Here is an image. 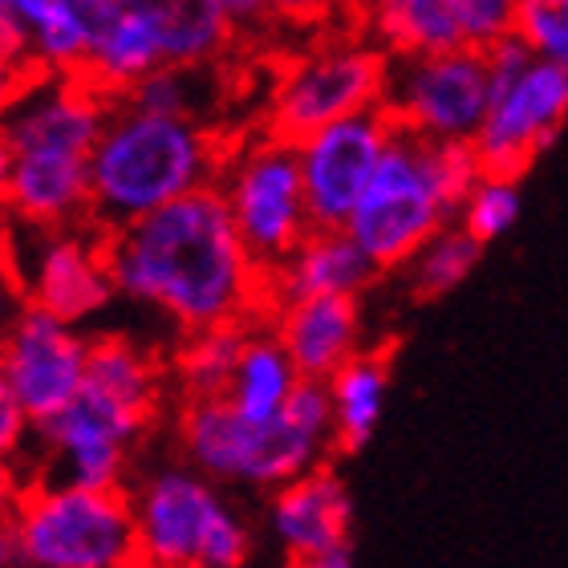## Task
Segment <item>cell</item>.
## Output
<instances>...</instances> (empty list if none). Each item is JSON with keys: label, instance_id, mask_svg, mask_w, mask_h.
<instances>
[{"label": "cell", "instance_id": "1", "mask_svg": "<svg viewBox=\"0 0 568 568\" xmlns=\"http://www.w3.org/2000/svg\"><path fill=\"white\" fill-rule=\"evenodd\" d=\"M102 248L119 293L163 308L179 333L273 317V276L248 252L215 183L122 227L102 224Z\"/></svg>", "mask_w": 568, "mask_h": 568}, {"label": "cell", "instance_id": "2", "mask_svg": "<svg viewBox=\"0 0 568 568\" xmlns=\"http://www.w3.org/2000/svg\"><path fill=\"white\" fill-rule=\"evenodd\" d=\"M256 122H191L126 110L94 151V220L122 227L195 187L220 183Z\"/></svg>", "mask_w": 568, "mask_h": 568}, {"label": "cell", "instance_id": "3", "mask_svg": "<svg viewBox=\"0 0 568 568\" xmlns=\"http://www.w3.org/2000/svg\"><path fill=\"white\" fill-rule=\"evenodd\" d=\"M179 447L191 467L212 475L215 484L276 487L293 484L329 459L333 403L325 382L305 378L281 415L268 423L244 418L224 394L183 398L179 406Z\"/></svg>", "mask_w": 568, "mask_h": 568}, {"label": "cell", "instance_id": "4", "mask_svg": "<svg viewBox=\"0 0 568 568\" xmlns=\"http://www.w3.org/2000/svg\"><path fill=\"white\" fill-rule=\"evenodd\" d=\"M479 175L484 163L475 142H430L398 131L345 232L378 264V273L406 268L443 227L459 220Z\"/></svg>", "mask_w": 568, "mask_h": 568}, {"label": "cell", "instance_id": "5", "mask_svg": "<svg viewBox=\"0 0 568 568\" xmlns=\"http://www.w3.org/2000/svg\"><path fill=\"white\" fill-rule=\"evenodd\" d=\"M394 53L369 29L305 37V45L276 49L273 94L264 102L256 131L301 146L317 131L349 114H366L386 102Z\"/></svg>", "mask_w": 568, "mask_h": 568}, {"label": "cell", "instance_id": "6", "mask_svg": "<svg viewBox=\"0 0 568 568\" xmlns=\"http://www.w3.org/2000/svg\"><path fill=\"white\" fill-rule=\"evenodd\" d=\"M24 568L139 565V528L126 487H78L29 479L9 508Z\"/></svg>", "mask_w": 568, "mask_h": 568}, {"label": "cell", "instance_id": "7", "mask_svg": "<svg viewBox=\"0 0 568 568\" xmlns=\"http://www.w3.org/2000/svg\"><path fill=\"white\" fill-rule=\"evenodd\" d=\"M139 565L146 568H244L252 532L215 491V479L191 463L159 467L131 487Z\"/></svg>", "mask_w": 568, "mask_h": 568}, {"label": "cell", "instance_id": "8", "mask_svg": "<svg viewBox=\"0 0 568 568\" xmlns=\"http://www.w3.org/2000/svg\"><path fill=\"white\" fill-rule=\"evenodd\" d=\"M491 106L475 134L479 163L491 175L520 179L557 142L568 122V65L536 58L520 37L487 49Z\"/></svg>", "mask_w": 568, "mask_h": 568}, {"label": "cell", "instance_id": "9", "mask_svg": "<svg viewBox=\"0 0 568 568\" xmlns=\"http://www.w3.org/2000/svg\"><path fill=\"white\" fill-rule=\"evenodd\" d=\"M215 187L224 191L248 252L268 273L281 268L317 227L308 215L301 151L293 142L268 139L256 126Z\"/></svg>", "mask_w": 568, "mask_h": 568}, {"label": "cell", "instance_id": "10", "mask_svg": "<svg viewBox=\"0 0 568 568\" xmlns=\"http://www.w3.org/2000/svg\"><path fill=\"white\" fill-rule=\"evenodd\" d=\"M491 106V73L484 49H443L394 58L382 110L398 131L430 142H475Z\"/></svg>", "mask_w": 568, "mask_h": 568}, {"label": "cell", "instance_id": "11", "mask_svg": "<svg viewBox=\"0 0 568 568\" xmlns=\"http://www.w3.org/2000/svg\"><path fill=\"white\" fill-rule=\"evenodd\" d=\"M146 430H151L146 418L85 382L70 406L33 426L37 443L53 463L49 479H65L78 487H122L131 447Z\"/></svg>", "mask_w": 568, "mask_h": 568}, {"label": "cell", "instance_id": "12", "mask_svg": "<svg viewBox=\"0 0 568 568\" xmlns=\"http://www.w3.org/2000/svg\"><path fill=\"white\" fill-rule=\"evenodd\" d=\"M90 337L45 308L24 305L12 329L0 337V378L9 382L24 415L45 423L73 403L85 382Z\"/></svg>", "mask_w": 568, "mask_h": 568}, {"label": "cell", "instance_id": "13", "mask_svg": "<svg viewBox=\"0 0 568 568\" xmlns=\"http://www.w3.org/2000/svg\"><path fill=\"white\" fill-rule=\"evenodd\" d=\"M398 126L386 110H366L349 119L333 122L313 139H305L301 151V171H305L308 215L317 227H345L354 207L366 195L369 179L378 171L382 154L390 146Z\"/></svg>", "mask_w": 568, "mask_h": 568}, {"label": "cell", "instance_id": "14", "mask_svg": "<svg viewBox=\"0 0 568 568\" xmlns=\"http://www.w3.org/2000/svg\"><path fill=\"white\" fill-rule=\"evenodd\" d=\"M21 281L24 301L33 308H45L70 325L94 317L119 293L102 248V224L85 220L65 232H37V261L33 268H21Z\"/></svg>", "mask_w": 568, "mask_h": 568}, {"label": "cell", "instance_id": "15", "mask_svg": "<svg viewBox=\"0 0 568 568\" xmlns=\"http://www.w3.org/2000/svg\"><path fill=\"white\" fill-rule=\"evenodd\" d=\"M90 154L29 151L17 154L4 207L29 232H65L94 220V171Z\"/></svg>", "mask_w": 568, "mask_h": 568}, {"label": "cell", "instance_id": "16", "mask_svg": "<svg viewBox=\"0 0 568 568\" xmlns=\"http://www.w3.org/2000/svg\"><path fill=\"white\" fill-rule=\"evenodd\" d=\"M268 325L296 362L301 378L329 382L354 354H362L357 296H296L273 308Z\"/></svg>", "mask_w": 568, "mask_h": 568}, {"label": "cell", "instance_id": "17", "mask_svg": "<svg viewBox=\"0 0 568 568\" xmlns=\"http://www.w3.org/2000/svg\"><path fill=\"white\" fill-rule=\"evenodd\" d=\"M268 524H273V536L288 557L349 545L354 504H349L342 475L321 463L293 484L276 487L273 504H268Z\"/></svg>", "mask_w": 568, "mask_h": 568}, {"label": "cell", "instance_id": "18", "mask_svg": "<svg viewBox=\"0 0 568 568\" xmlns=\"http://www.w3.org/2000/svg\"><path fill=\"white\" fill-rule=\"evenodd\" d=\"M268 276L276 308L296 296H362L382 273L345 227H313L305 244Z\"/></svg>", "mask_w": 568, "mask_h": 568}, {"label": "cell", "instance_id": "19", "mask_svg": "<svg viewBox=\"0 0 568 568\" xmlns=\"http://www.w3.org/2000/svg\"><path fill=\"white\" fill-rule=\"evenodd\" d=\"M166 382H171V366L159 354L131 342L126 333H98V337H90L85 386L102 390L106 398L122 403L151 426L159 418V410H163Z\"/></svg>", "mask_w": 568, "mask_h": 568}, {"label": "cell", "instance_id": "20", "mask_svg": "<svg viewBox=\"0 0 568 568\" xmlns=\"http://www.w3.org/2000/svg\"><path fill=\"white\" fill-rule=\"evenodd\" d=\"M119 9L142 12L154 24L163 61H207L244 49L240 24L215 0H119Z\"/></svg>", "mask_w": 568, "mask_h": 568}, {"label": "cell", "instance_id": "21", "mask_svg": "<svg viewBox=\"0 0 568 568\" xmlns=\"http://www.w3.org/2000/svg\"><path fill=\"white\" fill-rule=\"evenodd\" d=\"M301 369L288 357L284 342L276 337V329L268 321L252 325L248 342H244V354L236 362V374L227 382L224 398L236 406L244 418H256V423H268L288 406V398L301 386Z\"/></svg>", "mask_w": 568, "mask_h": 568}, {"label": "cell", "instance_id": "22", "mask_svg": "<svg viewBox=\"0 0 568 568\" xmlns=\"http://www.w3.org/2000/svg\"><path fill=\"white\" fill-rule=\"evenodd\" d=\"M325 386H329L333 403V443H337V450L366 447L378 430L386 394H390V354L386 349H362Z\"/></svg>", "mask_w": 568, "mask_h": 568}, {"label": "cell", "instance_id": "23", "mask_svg": "<svg viewBox=\"0 0 568 568\" xmlns=\"http://www.w3.org/2000/svg\"><path fill=\"white\" fill-rule=\"evenodd\" d=\"M252 325H212V329L183 333L171 354V382L183 398H215L227 390L236 374V362L244 354Z\"/></svg>", "mask_w": 568, "mask_h": 568}, {"label": "cell", "instance_id": "24", "mask_svg": "<svg viewBox=\"0 0 568 568\" xmlns=\"http://www.w3.org/2000/svg\"><path fill=\"white\" fill-rule=\"evenodd\" d=\"M110 119L102 110H94L90 102L73 94H58L53 106H41L37 114L21 119L9 131L12 154L29 151H70V154H90L94 159L98 139L106 134Z\"/></svg>", "mask_w": 568, "mask_h": 568}, {"label": "cell", "instance_id": "25", "mask_svg": "<svg viewBox=\"0 0 568 568\" xmlns=\"http://www.w3.org/2000/svg\"><path fill=\"white\" fill-rule=\"evenodd\" d=\"M484 240H475L467 227L455 220L438 232L415 261L406 264L410 268V288H415L418 301H438V296L455 293L467 276L475 273V264L484 256Z\"/></svg>", "mask_w": 568, "mask_h": 568}, {"label": "cell", "instance_id": "26", "mask_svg": "<svg viewBox=\"0 0 568 568\" xmlns=\"http://www.w3.org/2000/svg\"><path fill=\"white\" fill-rule=\"evenodd\" d=\"M520 220V179L508 175H484L475 179V187L467 191V200L459 207V224L484 244H496L499 236H508Z\"/></svg>", "mask_w": 568, "mask_h": 568}, {"label": "cell", "instance_id": "27", "mask_svg": "<svg viewBox=\"0 0 568 568\" xmlns=\"http://www.w3.org/2000/svg\"><path fill=\"white\" fill-rule=\"evenodd\" d=\"M276 29L317 37L342 33V29H366V9L362 0H268Z\"/></svg>", "mask_w": 568, "mask_h": 568}, {"label": "cell", "instance_id": "28", "mask_svg": "<svg viewBox=\"0 0 568 568\" xmlns=\"http://www.w3.org/2000/svg\"><path fill=\"white\" fill-rule=\"evenodd\" d=\"M516 37L536 58L568 65V0H520Z\"/></svg>", "mask_w": 568, "mask_h": 568}, {"label": "cell", "instance_id": "29", "mask_svg": "<svg viewBox=\"0 0 568 568\" xmlns=\"http://www.w3.org/2000/svg\"><path fill=\"white\" fill-rule=\"evenodd\" d=\"M455 21H459L463 45L467 49H491L499 41L516 37V17L520 0H450Z\"/></svg>", "mask_w": 568, "mask_h": 568}, {"label": "cell", "instance_id": "30", "mask_svg": "<svg viewBox=\"0 0 568 568\" xmlns=\"http://www.w3.org/2000/svg\"><path fill=\"white\" fill-rule=\"evenodd\" d=\"M53 78H58V61L41 58V53L21 61V65H4L0 61V114L21 106L24 98H33L37 90H45Z\"/></svg>", "mask_w": 568, "mask_h": 568}, {"label": "cell", "instance_id": "31", "mask_svg": "<svg viewBox=\"0 0 568 568\" xmlns=\"http://www.w3.org/2000/svg\"><path fill=\"white\" fill-rule=\"evenodd\" d=\"M61 4H65V12L73 17V24L82 29L90 49L102 45V41L114 33V24H119V17H122L119 0H61Z\"/></svg>", "mask_w": 568, "mask_h": 568}, {"label": "cell", "instance_id": "32", "mask_svg": "<svg viewBox=\"0 0 568 568\" xmlns=\"http://www.w3.org/2000/svg\"><path fill=\"white\" fill-rule=\"evenodd\" d=\"M33 435V418L24 415V406L17 403V394L4 378H0V455L21 459L24 443Z\"/></svg>", "mask_w": 568, "mask_h": 568}, {"label": "cell", "instance_id": "33", "mask_svg": "<svg viewBox=\"0 0 568 568\" xmlns=\"http://www.w3.org/2000/svg\"><path fill=\"white\" fill-rule=\"evenodd\" d=\"M37 58L33 49H29V37H24V29L17 24V17H9L4 12V4H0V61L4 65H21V61Z\"/></svg>", "mask_w": 568, "mask_h": 568}, {"label": "cell", "instance_id": "34", "mask_svg": "<svg viewBox=\"0 0 568 568\" xmlns=\"http://www.w3.org/2000/svg\"><path fill=\"white\" fill-rule=\"evenodd\" d=\"M24 305H29V301H24L21 273H12V268H0V337L12 329V321L21 317Z\"/></svg>", "mask_w": 568, "mask_h": 568}, {"label": "cell", "instance_id": "35", "mask_svg": "<svg viewBox=\"0 0 568 568\" xmlns=\"http://www.w3.org/2000/svg\"><path fill=\"white\" fill-rule=\"evenodd\" d=\"M29 484V471H24L21 459H12V455H0V511H9L17 504V496L24 491Z\"/></svg>", "mask_w": 568, "mask_h": 568}, {"label": "cell", "instance_id": "36", "mask_svg": "<svg viewBox=\"0 0 568 568\" xmlns=\"http://www.w3.org/2000/svg\"><path fill=\"white\" fill-rule=\"evenodd\" d=\"M284 568H354V548H325V552H305V557H288Z\"/></svg>", "mask_w": 568, "mask_h": 568}, {"label": "cell", "instance_id": "37", "mask_svg": "<svg viewBox=\"0 0 568 568\" xmlns=\"http://www.w3.org/2000/svg\"><path fill=\"white\" fill-rule=\"evenodd\" d=\"M0 568H24L21 545H17V528H12L9 511H0Z\"/></svg>", "mask_w": 568, "mask_h": 568}, {"label": "cell", "instance_id": "38", "mask_svg": "<svg viewBox=\"0 0 568 568\" xmlns=\"http://www.w3.org/2000/svg\"><path fill=\"white\" fill-rule=\"evenodd\" d=\"M0 268L21 273V248H17V236H12L9 207H0Z\"/></svg>", "mask_w": 568, "mask_h": 568}, {"label": "cell", "instance_id": "39", "mask_svg": "<svg viewBox=\"0 0 568 568\" xmlns=\"http://www.w3.org/2000/svg\"><path fill=\"white\" fill-rule=\"evenodd\" d=\"M394 4H410V0H362V9L374 12V9H394Z\"/></svg>", "mask_w": 568, "mask_h": 568}, {"label": "cell", "instance_id": "40", "mask_svg": "<svg viewBox=\"0 0 568 568\" xmlns=\"http://www.w3.org/2000/svg\"><path fill=\"white\" fill-rule=\"evenodd\" d=\"M126 568H146V565H126Z\"/></svg>", "mask_w": 568, "mask_h": 568}]
</instances>
